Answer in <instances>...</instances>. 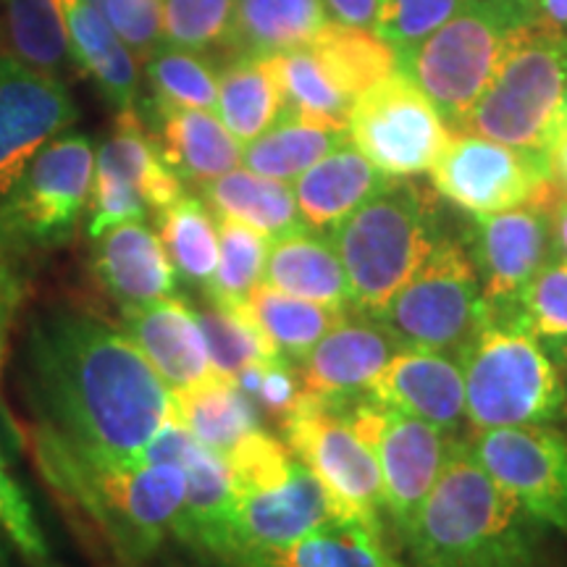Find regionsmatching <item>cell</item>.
I'll list each match as a JSON object with an SVG mask.
<instances>
[{"mask_svg":"<svg viewBox=\"0 0 567 567\" xmlns=\"http://www.w3.org/2000/svg\"><path fill=\"white\" fill-rule=\"evenodd\" d=\"M92 274L122 308L168 300L179 279L158 231L142 221L116 224L92 239Z\"/></svg>","mask_w":567,"mask_h":567,"instance_id":"44dd1931","label":"cell"},{"mask_svg":"<svg viewBox=\"0 0 567 567\" xmlns=\"http://www.w3.org/2000/svg\"><path fill=\"white\" fill-rule=\"evenodd\" d=\"M237 384L245 394L255 396L266 410L281 417L297 405L302 394V381L297 379L292 363L284 354H276V358L260 360V363L245 368L237 375Z\"/></svg>","mask_w":567,"mask_h":567,"instance_id":"bcb514c9","label":"cell"},{"mask_svg":"<svg viewBox=\"0 0 567 567\" xmlns=\"http://www.w3.org/2000/svg\"><path fill=\"white\" fill-rule=\"evenodd\" d=\"M234 6V0H163V38L195 53L226 45Z\"/></svg>","mask_w":567,"mask_h":567,"instance_id":"7bdbcfd3","label":"cell"},{"mask_svg":"<svg viewBox=\"0 0 567 567\" xmlns=\"http://www.w3.org/2000/svg\"><path fill=\"white\" fill-rule=\"evenodd\" d=\"M329 21L323 0H239L234 6L226 48L250 55H274L308 45Z\"/></svg>","mask_w":567,"mask_h":567,"instance_id":"f546056e","label":"cell"},{"mask_svg":"<svg viewBox=\"0 0 567 567\" xmlns=\"http://www.w3.org/2000/svg\"><path fill=\"white\" fill-rule=\"evenodd\" d=\"M350 142L389 179L429 174L452 137L434 103L394 71L365 90L347 116Z\"/></svg>","mask_w":567,"mask_h":567,"instance_id":"7c38bea8","label":"cell"},{"mask_svg":"<svg viewBox=\"0 0 567 567\" xmlns=\"http://www.w3.org/2000/svg\"><path fill=\"white\" fill-rule=\"evenodd\" d=\"M145 71L155 101L182 109H216L218 71L200 53L166 42L147 55Z\"/></svg>","mask_w":567,"mask_h":567,"instance_id":"60d3db41","label":"cell"},{"mask_svg":"<svg viewBox=\"0 0 567 567\" xmlns=\"http://www.w3.org/2000/svg\"><path fill=\"white\" fill-rule=\"evenodd\" d=\"M365 400L457 434L465 410V379L457 354L434 350H400L379 379L368 389Z\"/></svg>","mask_w":567,"mask_h":567,"instance_id":"d6986e66","label":"cell"},{"mask_svg":"<svg viewBox=\"0 0 567 567\" xmlns=\"http://www.w3.org/2000/svg\"><path fill=\"white\" fill-rule=\"evenodd\" d=\"M334 523L350 520H344L342 507L321 478L295 457L279 476L237 488L221 559L237 565L239 559L287 547Z\"/></svg>","mask_w":567,"mask_h":567,"instance_id":"5bb4252c","label":"cell"},{"mask_svg":"<svg viewBox=\"0 0 567 567\" xmlns=\"http://www.w3.org/2000/svg\"><path fill=\"white\" fill-rule=\"evenodd\" d=\"M323 3L342 24L371 30L375 19V3L379 0H323Z\"/></svg>","mask_w":567,"mask_h":567,"instance_id":"c3c4849f","label":"cell"},{"mask_svg":"<svg viewBox=\"0 0 567 567\" xmlns=\"http://www.w3.org/2000/svg\"><path fill=\"white\" fill-rule=\"evenodd\" d=\"M218 266L208 284V300L218 305H243L258 284H264L271 239L237 218L216 216Z\"/></svg>","mask_w":567,"mask_h":567,"instance_id":"f35d334b","label":"cell"},{"mask_svg":"<svg viewBox=\"0 0 567 567\" xmlns=\"http://www.w3.org/2000/svg\"><path fill=\"white\" fill-rule=\"evenodd\" d=\"M234 567H402L386 549L381 528L365 523H334L316 534L239 559Z\"/></svg>","mask_w":567,"mask_h":567,"instance_id":"1f68e13d","label":"cell"},{"mask_svg":"<svg viewBox=\"0 0 567 567\" xmlns=\"http://www.w3.org/2000/svg\"><path fill=\"white\" fill-rule=\"evenodd\" d=\"M0 530L32 567L51 565V551H48L45 536L34 520L30 499L6 467H0Z\"/></svg>","mask_w":567,"mask_h":567,"instance_id":"ee69618b","label":"cell"},{"mask_svg":"<svg viewBox=\"0 0 567 567\" xmlns=\"http://www.w3.org/2000/svg\"><path fill=\"white\" fill-rule=\"evenodd\" d=\"M48 567H53V563H51V565H48Z\"/></svg>","mask_w":567,"mask_h":567,"instance_id":"11a10c76","label":"cell"},{"mask_svg":"<svg viewBox=\"0 0 567 567\" xmlns=\"http://www.w3.org/2000/svg\"><path fill=\"white\" fill-rule=\"evenodd\" d=\"M3 530H0V567H9V551H6Z\"/></svg>","mask_w":567,"mask_h":567,"instance_id":"f5cc1de1","label":"cell"},{"mask_svg":"<svg viewBox=\"0 0 567 567\" xmlns=\"http://www.w3.org/2000/svg\"><path fill=\"white\" fill-rule=\"evenodd\" d=\"M400 350L405 347L379 318L350 310L300 360L302 392L326 400H360Z\"/></svg>","mask_w":567,"mask_h":567,"instance_id":"ac0fdd59","label":"cell"},{"mask_svg":"<svg viewBox=\"0 0 567 567\" xmlns=\"http://www.w3.org/2000/svg\"><path fill=\"white\" fill-rule=\"evenodd\" d=\"M158 237L179 279L208 289L218 266V221L200 197L182 195L155 213Z\"/></svg>","mask_w":567,"mask_h":567,"instance_id":"e575fe53","label":"cell"},{"mask_svg":"<svg viewBox=\"0 0 567 567\" xmlns=\"http://www.w3.org/2000/svg\"><path fill=\"white\" fill-rule=\"evenodd\" d=\"M24 389L38 425L111 463H130L176 417L172 389L137 344L74 310L30 323Z\"/></svg>","mask_w":567,"mask_h":567,"instance_id":"6da1fadb","label":"cell"},{"mask_svg":"<svg viewBox=\"0 0 567 567\" xmlns=\"http://www.w3.org/2000/svg\"><path fill=\"white\" fill-rule=\"evenodd\" d=\"M567 122V32L530 24L509 40L492 82L457 132L547 155Z\"/></svg>","mask_w":567,"mask_h":567,"instance_id":"5b68a950","label":"cell"},{"mask_svg":"<svg viewBox=\"0 0 567 567\" xmlns=\"http://www.w3.org/2000/svg\"><path fill=\"white\" fill-rule=\"evenodd\" d=\"M465 444L476 463L534 520L567 534V434L557 425L473 431Z\"/></svg>","mask_w":567,"mask_h":567,"instance_id":"9a60e30c","label":"cell"},{"mask_svg":"<svg viewBox=\"0 0 567 567\" xmlns=\"http://www.w3.org/2000/svg\"><path fill=\"white\" fill-rule=\"evenodd\" d=\"M389 176L381 174L350 140L331 151L316 166L295 179V197L305 226L316 231L334 229L352 210L389 187Z\"/></svg>","mask_w":567,"mask_h":567,"instance_id":"603a6c76","label":"cell"},{"mask_svg":"<svg viewBox=\"0 0 567 567\" xmlns=\"http://www.w3.org/2000/svg\"><path fill=\"white\" fill-rule=\"evenodd\" d=\"M429 174L436 193L471 216L499 213L559 193L547 155L465 132L452 134Z\"/></svg>","mask_w":567,"mask_h":567,"instance_id":"4fadbf2b","label":"cell"},{"mask_svg":"<svg viewBox=\"0 0 567 567\" xmlns=\"http://www.w3.org/2000/svg\"><path fill=\"white\" fill-rule=\"evenodd\" d=\"M76 105L53 74L0 55V203L34 155L76 122Z\"/></svg>","mask_w":567,"mask_h":567,"instance_id":"e0dca14e","label":"cell"},{"mask_svg":"<svg viewBox=\"0 0 567 567\" xmlns=\"http://www.w3.org/2000/svg\"><path fill=\"white\" fill-rule=\"evenodd\" d=\"M344 410L352 429L373 450L384 513L405 542L460 442L421 417L381 408L365 396L344 400Z\"/></svg>","mask_w":567,"mask_h":567,"instance_id":"8fae6325","label":"cell"},{"mask_svg":"<svg viewBox=\"0 0 567 567\" xmlns=\"http://www.w3.org/2000/svg\"><path fill=\"white\" fill-rule=\"evenodd\" d=\"M174 413L197 442L226 457L247 434L260 429L252 396L237 381L208 375L200 384L176 389Z\"/></svg>","mask_w":567,"mask_h":567,"instance_id":"f1b7e54d","label":"cell"},{"mask_svg":"<svg viewBox=\"0 0 567 567\" xmlns=\"http://www.w3.org/2000/svg\"><path fill=\"white\" fill-rule=\"evenodd\" d=\"M467 3L471 0H379L371 30L400 53L442 30Z\"/></svg>","mask_w":567,"mask_h":567,"instance_id":"b9f144b4","label":"cell"},{"mask_svg":"<svg viewBox=\"0 0 567 567\" xmlns=\"http://www.w3.org/2000/svg\"><path fill=\"white\" fill-rule=\"evenodd\" d=\"M205 344H208L210 368L216 375L237 381V375L260 360L276 358L271 342L252 323L243 305H218L208 300V308L197 310Z\"/></svg>","mask_w":567,"mask_h":567,"instance_id":"ab89813d","label":"cell"},{"mask_svg":"<svg viewBox=\"0 0 567 567\" xmlns=\"http://www.w3.org/2000/svg\"><path fill=\"white\" fill-rule=\"evenodd\" d=\"M484 310L486 300L471 255L455 239H439L375 318L408 350L457 354Z\"/></svg>","mask_w":567,"mask_h":567,"instance_id":"9c48e42d","label":"cell"},{"mask_svg":"<svg viewBox=\"0 0 567 567\" xmlns=\"http://www.w3.org/2000/svg\"><path fill=\"white\" fill-rule=\"evenodd\" d=\"M528 0H471L442 30L396 55L405 74L434 103L452 132L492 82L517 30L530 24Z\"/></svg>","mask_w":567,"mask_h":567,"instance_id":"52a82bcc","label":"cell"},{"mask_svg":"<svg viewBox=\"0 0 567 567\" xmlns=\"http://www.w3.org/2000/svg\"><path fill=\"white\" fill-rule=\"evenodd\" d=\"M457 363L473 431L555 425L567 415V381L549 352L499 305H488Z\"/></svg>","mask_w":567,"mask_h":567,"instance_id":"277c9868","label":"cell"},{"mask_svg":"<svg viewBox=\"0 0 567 567\" xmlns=\"http://www.w3.org/2000/svg\"><path fill=\"white\" fill-rule=\"evenodd\" d=\"M515 205V208L473 216L471 255L488 305L513 302L544 266L555 260L551 208L557 197Z\"/></svg>","mask_w":567,"mask_h":567,"instance_id":"2e32d148","label":"cell"},{"mask_svg":"<svg viewBox=\"0 0 567 567\" xmlns=\"http://www.w3.org/2000/svg\"><path fill=\"white\" fill-rule=\"evenodd\" d=\"M203 200L210 205L216 216L237 218L268 239H279L284 234L305 229L300 205L289 182L268 179L250 172V168H234L203 184Z\"/></svg>","mask_w":567,"mask_h":567,"instance_id":"83f0119b","label":"cell"},{"mask_svg":"<svg viewBox=\"0 0 567 567\" xmlns=\"http://www.w3.org/2000/svg\"><path fill=\"white\" fill-rule=\"evenodd\" d=\"M284 444L329 488L344 520L381 528V473L373 450L347 417L344 400L302 392L281 417Z\"/></svg>","mask_w":567,"mask_h":567,"instance_id":"30bf717a","label":"cell"},{"mask_svg":"<svg viewBox=\"0 0 567 567\" xmlns=\"http://www.w3.org/2000/svg\"><path fill=\"white\" fill-rule=\"evenodd\" d=\"M551 237H555V258L567 264V195H559L551 208Z\"/></svg>","mask_w":567,"mask_h":567,"instance_id":"816d5d0a","label":"cell"},{"mask_svg":"<svg viewBox=\"0 0 567 567\" xmlns=\"http://www.w3.org/2000/svg\"><path fill=\"white\" fill-rule=\"evenodd\" d=\"M6 24L13 53L27 66L53 76L66 66L71 45L61 0H6Z\"/></svg>","mask_w":567,"mask_h":567,"instance_id":"74e56055","label":"cell"},{"mask_svg":"<svg viewBox=\"0 0 567 567\" xmlns=\"http://www.w3.org/2000/svg\"><path fill=\"white\" fill-rule=\"evenodd\" d=\"M95 153L84 134H59L0 203V247L19 264L69 245L92 193Z\"/></svg>","mask_w":567,"mask_h":567,"instance_id":"ba28073f","label":"cell"},{"mask_svg":"<svg viewBox=\"0 0 567 567\" xmlns=\"http://www.w3.org/2000/svg\"><path fill=\"white\" fill-rule=\"evenodd\" d=\"M276 82L284 95V111L302 113L323 122L347 124L352 111V101L326 74L323 63L310 51V45L292 48V51L268 55Z\"/></svg>","mask_w":567,"mask_h":567,"instance_id":"d590c367","label":"cell"},{"mask_svg":"<svg viewBox=\"0 0 567 567\" xmlns=\"http://www.w3.org/2000/svg\"><path fill=\"white\" fill-rule=\"evenodd\" d=\"M32 452L48 484L82 509L130 563L147 559L166 534H174L187 496L182 465L84 455L45 425H34Z\"/></svg>","mask_w":567,"mask_h":567,"instance_id":"7a4b0ae2","label":"cell"},{"mask_svg":"<svg viewBox=\"0 0 567 567\" xmlns=\"http://www.w3.org/2000/svg\"><path fill=\"white\" fill-rule=\"evenodd\" d=\"M538 528L460 442L405 544L415 567H544Z\"/></svg>","mask_w":567,"mask_h":567,"instance_id":"3957f363","label":"cell"},{"mask_svg":"<svg viewBox=\"0 0 567 567\" xmlns=\"http://www.w3.org/2000/svg\"><path fill=\"white\" fill-rule=\"evenodd\" d=\"M536 339L549 358L567 368V264L551 260L538 271L534 281L515 297L499 305Z\"/></svg>","mask_w":567,"mask_h":567,"instance_id":"8d00e7d4","label":"cell"},{"mask_svg":"<svg viewBox=\"0 0 567 567\" xmlns=\"http://www.w3.org/2000/svg\"><path fill=\"white\" fill-rule=\"evenodd\" d=\"M132 53L145 59L161 45L163 0H90Z\"/></svg>","mask_w":567,"mask_h":567,"instance_id":"f6af8a7d","label":"cell"},{"mask_svg":"<svg viewBox=\"0 0 567 567\" xmlns=\"http://www.w3.org/2000/svg\"><path fill=\"white\" fill-rule=\"evenodd\" d=\"M264 284L344 313L354 310L350 279L334 243L326 234L310 231V226L271 239Z\"/></svg>","mask_w":567,"mask_h":567,"instance_id":"cb8c5ba5","label":"cell"},{"mask_svg":"<svg viewBox=\"0 0 567 567\" xmlns=\"http://www.w3.org/2000/svg\"><path fill=\"white\" fill-rule=\"evenodd\" d=\"M92 179L132 189L145 197L155 213L168 208L184 195V182L161 161L137 109L118 111L111 137L97 151Z\"/></svg>","mask_w":567,"mask_h":567,"instance_id":"484cf974","label":"cell"},{"mask_svg":"<svg viewBox=\"0 0 567 567\" xmlns=\"http://www.w3.org/2000/svg\"><path fill=\"white\" fill-rule=\"evenodd\" d=\"M528 6L538 24L567 32V0H528Z\"/></svg>","mask_w":567,"mask_h":567,"instance_id":"681fc988","label":"cell"},{"mask_svg":"<svg viewBox=\"0 0 567 567\" xmlns=\"http://www.w3.org/2000/svg\"><path fill=\"white\" fill-rule=\"evenodd\" d=\"M549 174L559 193L567 195V122L557 132V137L549 147Z\"/></svg>","mask_w":567,"mask_h":567,"instance_id":"f907efd6","label":"cell"},{"mask_svg":"<svg viewBox=\"0 0 567 567\" xmlns=\"http://www.w3.org/2000/svg\"><path fill=\"white\" fill-rule=\"evenodd\" d=\"M245 313L264 331V337L284 358L300 360L321 342L326 331L342 321L344 310L302 300V297L279 292V289L258 284L243 302ZM350 313V310H347Z\"/></svg>","mask_w":567,"mask_h":567,"instance_id":"d6a6232c","label":"cell"},{"mask_svg":"<svg viewBox=\"0 0 567 567\" xmlns=\"http://www.w3.org/2000/svg\"><path fill=\"white\" fill-rule=\"evenodd\" d=\"M24 287L27 279L21 264L0 247V379H3V368L9 363L13 318L24 302Z\"/></svg>","mask_w":567,"mask_h":567,"instance_id":"7dc6e473","label":"cell"},{"mask_svg":"<svg viewBox=\"0 0 567 567\" xmlns=\"http://www.w3.org/2000/svg\"><path fill=\"white\" fill-rule=\"evenodd\" d=\"M329 237L350 279L354 310L373 318L442 239L434 200L408 179L389 182Z\"/></svg>","mask_w":567,"mask_h":567,"instance_id":"8992f818","label":"cell"},{"mask_svg":"<svg viewBox=\"0 0 567 567\" xmlns=\"http://www.w3.org/2000/svg\"><path fill=\"white\" fill-rule=\"evenodd\" d=\"M122 323L126 337L137 344L172 392L200 384L213 375L197 308L179 297L122 308Z\"/></svg>","mask_w":567,"mask_h":567,"instance_id":"7402d4cb","label":"cell"},{"mask_svg":"<svg viewBox=\"0 0 567 567\" xmlns=\"http://www.w3.org/2000/svg\"><path fill=\"white\" fill-rule=\"evenodd\" d=\"M137 109L147 137L153 140L161 161L182 182L208 184L234 172L243 163V142L226 130L218 113L182 109L155 101L151 95Z\"/></svg>","mask_w":567,"mask_h":567,"instance_id":"ffe728a7","label":"cell"},{"mask_svg":"<svg viewBox=\"0 0 567 567\" xmlns=\"http://www.w3.org/2000/svg\"><path fill=\"white\" fill-rule=\"evenodd\" d=\"M216 113L243 147L279 122L284 95L268 55L237 53L218 71Z\"/></svg>","mask_w":567,"mask_h":567,"instance_id":"4dcf8cb0","label":"cell"},{"mask_svg":"<svg viewBox=\"0 0 567 567\" xmlns=\"http://www.w3.org/2000/svg\"><path fill=\"white\" fill-rule=\"evenodd\" d=\"M323 63L331 82L354 103L365 90L396 71V55L384 40L363 27L326 21L323 30L308 42Z\"/></svg>","mask_w":567,"mask_h":567,"instance_id":"836d02e7","label":"cell"},{"mask_svg":"<svg viewBox=\"0 0 567 567\" xmlns=\"http://www.w3.org/2000/svg\"><path fill=\"white\" fill-rule=\"evenodd\" d=\"M347 140V124L284 111L271 130L243 147V166L268 179L295 182Z\"/></svg>","mask_w":567,"mask_h":567,"instance_id":"4316f807","label":"cell"},{"mask_svg":"<svg viewBox=\"0 0 567 567\" xmlns=\"http://www.w3.org/2000/svg\"><path fill=\"white\" fill-rule=\"evenodd\" d=\"M61 9L69 30L71 61L95 82L113 109H134L140 90L134 53L90 0H61Z\"/></svg>","mask_w":567,"mask_h":567,"instance_id":"d4e9b609","label":"cell"},{"mask_svg":"<svg viewBox=\"0 0 567 567\" xmlns=\"http://www.w3.org/2000/svg\"><path fill=\"white\" fill-rule=\"evenodd\" d=\"M0 467H9V463H6V455H3V446H0Z\"/></svg>","mask_w":567,"mask_h":567,"instance_id":"db71d44e","label":"cell"}]
</instances>
